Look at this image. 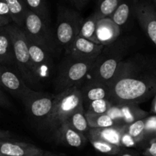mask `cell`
Masks as SVG:
<instances>
[{
	"label": "cell",
	"instance_id": "cell-1",
	"mask_svg": "<svg viewBox=\"0 0 156 156\" xmlns=\"http://www.w3.org/2000/svg\"><path fill=\"white\" fill-rule=\"evenodd\" d=\"M108 85L114 105H139L156 94V69L141 58L125 59Z\"/></svg>",
	"mask_w": 156,
	"mask_h": 156
},
{
	"label": "cell",
	"instance_id": "cell-2",
	"mask_svg": "<svg viewBox=\"0 0 156 156\" xmlns=\"http://www.w3.org/2000/svg\"><path fill=\"white\" fill-rule=\"evenodd\" d=\"M134 43L133 37H120L112 44L105 46L97 65L88 75L89 79L111 83Z\"/></svg>",
	"mask_w": 156,
	"mask_h": 156
},
{
	"label": "cell",
	"instance_id": "cell-3",
	"mask_svg": "<svg viewBox=\"0 0 156 156\" xmlns=\"http://www.w3.org/2000/svg\"><path fill=\"white\" fill-rule=\"evenodd\" d=\"M82 107H84L83 100L79 86L68 88L55 94L51 113L40 126L43 129L54 134L76 111Z\"/></svg>",
	"mask_w": 156,
	"mask_h": 156
},
{
	"label": "cell",
	"instance_id": "cell-4",
	"mask_svg": "<svg viewBox=\"0 0 156 156\" xmlns=\"http://www.w3.org/2000/svg\"><path fill=\"white\" fill-rule=\"evenodd\" d=\"M99 57L95 59H79L66 56L56 69L54 79L56 94L73 87L80 86L97 65Z\"/></svg>",
	"mask_w": 156,
	"mask_h": 156
},
{
	"label": "cell",
	"instance_id": "cell-5",
	"mask_svg": "<svg viewBox=\"0 0 156 156\" xmlns=\"http://www.w3.org/2000/svg\"><path fill=\"white\" fill-rule=\"evenodd\" d=\"M5 28L10 34L13 42L17 72L28 86L32 89L40 91L38 89L42 84L35 75L29 51L28 42L24 30L15 24L6 26Z\"/></svg>",
	"mask_w": 156,
	"mask_h": 156
},
{
	"label": "cell",
	"instance_id": "cell-6",
	"mask_svg": "<svg viewBox=\"0 0 156 156\" xmlns=\"http://www.w3.org/2000/svg\"><path fill=\"white\" fill-rule=\"evenodd\" d=\"M84 18L79 12L63 5L57 11L55 37L59 47L66 50L80 32Z\"/></svg>",
	"mask_w": 156,
	"mask_h": 156
},
{
	"label": "cell",
	"instance_id": "cell-7",
	"mask_svg": "<svg viewBox=\"0 0 156 156\" xmlns=\"http://www.w3.org/2000/svg\"><path fill=\"white\" fill-rule=\"evenodd\" d=\"M26 37L54 56L59 48L56 37L52 34L50 24L28 9L23 27Z\"/></svg>",
	"mask_w": 156,
	"mask_h": 156
},
{
	"label": "cell",
	"instance_id": "cell-8",
	"mask_svg": "<svg viewBox=\"0 0 156 156\" xmlns=\"http://www.w3.org/2000/svg\"><path fill=\"white\" fill-rule=\"evenodd\" d=\"M27 42L35 75L43 85L53 79L56 73L53 59V55L30 40L27 39Z\"/></svg>",
	"mask_w": 156,
	"mask_h": 156
},
{
	"label": "cell",
	"instance_id": "cell-9",
	"mask_svg": "<svg viewBox=\"0 0 156 156\" xmlns=\"http://www.w3.org/2000/svg\"><path fill=\"white\" fill-rule=\"evenodd\" d=\"M0 66L1 88L19 99L23 104L39 91L28 86L19 73L12 70L11 67L5 66Z\"/></svg>",
	"mask_w": 156,
	"mask_h": 156
},
{
	"label": "cell",
	"instance_id": "cell-10",
	"mask_svg": "<svg viewBox=\"0 0 156 156\" xmlns=\"http://www.w3.org/2000/svg\"><path fill=\"white\" fill-rule=\"evenodd\" d=\"M45 151L31 143L12 139L10 133H0V156H41Z\"/></svg>",
	"mask_w": 156,
	"mask_h": 156
},
{
	"label": "cell",
	"instance_id": "cell-11",
	"mask_svg": "<svg viewBox=\"0 0 156 156\" xmlns=\"http://www.w3.org/2000/svg\"><path fill=\"white\" fill-rule=\"evenodd\" d=\"M54 98L55 94L39 91L23 105L29 117L41 125L51 113Z\"/></svg>",
	"mask_w": 156,
	"mask_h": 156
},
{
	"label": "cell",
	"instance_id": "cell-12",
	"mask_svg": "<svg viewBox=\"0 0 156 156\" xmlns=\"http://www.w3.org/2000/svg\"><path fill=\"white\" fill-rule=\"evenodd\" d=\"M135 18L146 36L156 46V9L152 0H139Z\"/></svg>",
	"mask_w": 156,
	"mask_h": 156
},
{
	"label": "cell",
	"instance_id": "cell-13",
	"mask_svg": "<svg viewBox=\"0 0 156 156\" xmlns=\"http://www.w3.org/2000/svg\"><path fill=\"white\" fill-rule=\"evenodd\" d=\"M105 46L92 42L78 35L65 50L66 56L79 59H95L101 55Z\"/></svg>",
	"mask_w": 156,
	"mask_h": 156
},
{
	"label": "cell",
	"instance_id": "cell-14",
	"mask_svg": "<svg viewBox=\"0 0 156 156\" xmlns=\"http://www.w3.org/2000/svg\"><path fill=\"white\" fill-rule=\"evenodd\" d=\"M107 114L118 125H129L149 116V113L134 104L114 105Z\"/></svg>",
	"mask_w": 156,
	"mask_h": 156
},
{
	"label": "cell",
	"instance_id": "cell-15",
	"mask_svg": "<svg viewBox=\"0 0 156 156\" xmlns=\"http://www.w3.org/2000/svg\"><path fill=\"white\" fill-rule=\"evenodd\" d=\"M84 107L99 99H110V86L108 84L94 79H88L79 86Z\"/></svg>",
	"mask_w": 156,
	"mask_h": 156
},
{
	"label": "cell",
	"instance_id": "cell-16",
	"mask_svg": "<svg viewBox=\"0 0 156 156\" xmlns=\"http://www.w3.org/2000/svg\"><path fill=\"white\" fill-rule=\"evenodd\" d=\"M56 142L66 146L80 149L88 141L86 135L76 130L68 121L65 122L53 134Z\"/></svg>",
	"mask_w": 156,
	"mask_h": 156
},
{
	"label": "cell",
	"instance_id": "cell-17",
	"mask_svg": "<svg viewBox=\"0 0 156 156\" xmlns=\"http://www.w3.org/2000/svg\"><path fill=\"white\" fill-rule=\"evenodd\" d=\"M121 27L111 18H105L99 20L96 30V37L99 44L108 46L120 37Z\"/></svg>",
	"mask_w": 156,
	"mask_h": 156
},
{
	"label": "cell",
	"instance_id": "cell-18",
	"mask_svg": "<svg viewBox=\"0 0 156 156\" xmlns=\"http://www.w3.org/2000/svg\"><path fill=\"white\" fill-rule=\"evenodd\" d=\"M0 66L15 67L13 42L5 27H0Z\"/></svg>",
	"mask_w": 156,
	"mask_h": 156
},
{
	"label": "cell",
	"instance_id": "cell-19",
	"mask_svg": "<svg viewBox=\"0 0 156 156\" xmlns=\"http://www.w3.org/2000/svg\"><path fill=\"white\" fill-rule=\"evenodd\" d=\"M124 130V125H117L112 127L91 128L87 136H92L106 141L122 148L121 136Z\"/></svg>",
	"mask_w": 156,
	"mask_h": 156
},
{
	"label": "cell",
	"instance_id": "cell-20",
	"mask_svg": "<svg viewBox=\"0 0 156 156\" xmlns=\"http://www.w3.org/2000/svg\"><path fill=\"white\" fill-rule=\"evenodd\" d=\"M138 2L139 0H121L110 18L122 28L129 23L133 17H135Z\"/></svg>",
	"mask_w": 156,
	"mask_h": 156
},
{
	"label": "cell",
	"instance_id": "cell-21",
	"mask_svg": "<svg viewBox=\"0 0 156 156\" xmlns=\"http://www.w3.org/2000/svg\"><path fill=\"white\" fill-rule=\"evenodd\" d=\"M9 6L14 24L23 28L27 8L24 0H3Z\"/></svg>",
	"mask_w": 156,
	"mask_h": 156
},
{
	"label": "cell",
	"instance_id": "cell-22",
	"mask_svg": "<svg viewBox=\"0 0 156 156\" xmlns=\"http://www.w3.org/2000/svg\"><path fill=\"white\" fill-rule=\"evenodd\" d=\"M99 20H101V18L98 16V15L95 12H93L88 18L84 19L79 35L92 42L98 44L97 37H96V30H97V25Z\"/></svg>",
	"mask_w": 156,
	"mask_h": 156
},
{
	"label": "cell",
	"instance_id": "cell-23",
	"mask_svg": "<svg viewBox=\"0 0 156 156\" xmlns=\"http://www.w3.org/2000/svg\"><path fill=\"white\" fill-rule=\"evenodd\" d=\"M68 122L76 130L86 136L91 129L87 118L85 107H82L76 111L69 119Z\"/></svg>",
	"mask_w": 156,
	"mask_h": 156
},
{
	"label": "cell",
	"instance_id": "cell-24",
	"mask_svg": "<svg viewBox=\"0 0 156 156\" xmlns=\"http://www.w3.org/2000/svg\"><path fill=\"white\" fill-rule=\"evenodd\" d=\"M125 131L135 139L139 146H141L142 144H146V143L149 144V141L147 140L146 136L145 118L137 120L129 125H125Z\"/></svg>",
	"mask_w": 156,
	"mask_h": 156
},
{
	"label": "cell",
	"instance_id": "cell-25",
	"mask_svg": "<svg viewBox=\"0 0 156 156\" xmlns=\"http://www.w3.org/2000/svg\"><path fill=\"white\" fill-rule=\"evenodd\" d=\"M27 9L37 15L48 24L50 23V15L47 0H24Z\"/></svg>",
	"mask_w": 156,
	"mask_h": 156
},
{
	"label": "cell",
	"instance_id": "cell-26",
	"mask_svg": "<svg viewBox=\"0 0 156 156\" xmlns=\"http://www.w3.org/2000/svg\"><path fill=\"white\" fill-rule=\"evenodd\" d=\"M88 141L96 151L101 153L109 155H117L121 151L122 148L116 145L111 144L106 141L92 136H87Z\"/></svg>",
	"mask_w": 156,
	"mask_h": 156
},
{
	"label": "cell",
	"instance_id": "cell-27",
	"mask_svg": "<svg viewBox=\"0 0 156 156\" xmlns=\"http://www.w3.org/2000/svg\"><path fill=\"white\" fill-rule=\"evenodd\" d=\"M86 116L91 128L112 127L118 125L108 114H91L86 113Z\"/></svg>",
	"mask_w": 156,
	"mask_h": 156
},
{
	"label": "cell",
	"instance_id": "cell-28",
	"mask_svg": "<svg viewBox=\"0 0 156 156\" xmlns=\"http://www.w3.org/2000/svg\"><path fill=\"white\" fill-rule=\"evenodd\" d=\"M121 0H97L94 12L98 15L101 19L110 18L117 9Z\"/></svg>",
	"mask_w": 156,
	"mask_h": 156
},
{
	"label": "cell",
	"instance_id": "cell-29",
	"mask_svg": "<svg viewBox=\"0 0 156 156\" xmlns=\"http://www.w3.org/2000/svg\"><path fill=\"white\" fill-rule=\"evenodd\" d=\"M114 105V102L110 99H99V100L91 102L86 107V108H85V112L87 114H107Z\"/></svg>",
	"mask_w": 156,
	"mask_h": 156
},
{
	"label": "cell",
	"instance_id": "cell-30",
	"mask_svg": "<svg viewBox=\"0 0 156 156\" xmlns=\"http://www.w3.org/2000/svg\"><path fill=\"white\" fill-rule=\"evenodd\" d=\"M14 24L9 6L3 0H0V27Z\"/></svg>",
	"mask_w": 156,
	"mask_h": 156
},
{
	"label": "cell",
	"instance_id": "cell-31",
	"mask_svg": "<svg viewBox=\"0 0 156 156\" xmlns=\"http://www.w3.org/2000/svg\"><path fill=\"white\" fill-rule=\"evenodd\" d=\"M146 121V136L149 142L156 137V114L149 115L145 118Z\"/></svg>",
	"mask_w": 156,
	"mask_h": 156
},
{
	"label": "cell",
	"instance_id": "cell-32",
	"mask_svg": "<svg viewBox=\"0 0 156 156\" xmlns=\"http://www.w3.org/2000/svg\"><path fill=\"white\" fill-rule=\"evenodd\" d=\"M121 146L122 148H126V149H132V148H136L139 146L135 139L125 131V125L124 130L121 136Z\"/></svg>",
	"mask_w": 156,
	"mask_h": 156
},
{
	"label": "cell",
	"instance_id": "cell-33",
	"mask_svg": "<svg viewBox=\"0 0 156 156\" xmlns=\"http://www.w3.org/2000/svg\"><path fill=\"white\" fill-rule=\"evenodd\" d=\"M0 106L1 108H4V109H12L13 108L12 102H11L10 99L6 94L5 91L1 88L0 89Z\"/></svg>",
	"mask_w": 156,
	"mask_h": 156
},
{
	"label": "cell",
	"instance_id": "cell-34",
	"mask_svg": "<svg viewBox=\"0 0 156 156\" xmlns=\"http://www.w3.org/2000/svg\"><path fill=\"white\" fill-rule=\"evenodd\" d=\"M144 156H156V137L151 140L143 152Z\"/></svg>",
	"mask_w": 156,
	"mask_h": 156
},
{
	"label": "cell",
	"instance_id": "cell-35",
	"mask_svg": "<svg viewBox=\"0 0 156 156\" xmlns=\"http://www.w3.org/2000/svg\"><path fill=\"white\" fill-rule=\"evenodd\" d=\"M72 5L74 6L77 9H82L85 6V5L90 1V0H68Z\"/></svg>",
	"mask_w": 156,
	"mask_h": 156
},
{
	"label": "cell",
	"instance_id": "cell-36",
	"mask_svg": "<svg viewBox=\"0 0 156 156\" xmlns=\"http://www.w3.org/2000/svg\"><path fill=\"white\" fill-rule=\"evenodd\" d=\"M117 156H140L138 152L132 149H126V148H122L121 151Z\"/></svg>",
	"mask_w": 156,
	"mask_h": 156
},
{
	"label": "cell",
	"instance_id": "cell-37",
	"mask_svg": "<svg viewBox=\"0 0 156 156\" xmlns=\"http://www.w3.org/2000/svg\"><path fill=\"white\" fill-rule=\"evenodd\" d=\"M151 112L153 114H156V94H155L151 105Z\"/></svg>",
	"mask_w": 156,
	"mask_h": 156
},
{
	"label": "cell",
	"instance_id": "cell-38",
	"mask_svg": "<svg viewBox=\"0 0 156 156\" xmlns=\"http://www.w3.org/2000/svg\"><path fill=\"white\" fill-rule=\"evenodd\" d=\"M41 156H65V155H63L62 154H57V153H54V152H49V151H45L44 155Z\"/></svg>",
	"mask_w": 156,
	"mask_h": 156
},
{
	"label": "cell",
	"instance_id": "cell-39",
	"mask_svg": "<svg viewBox=\"0 0 156 156\" xmlns=\"http://www.w3.org/2000/svg\"><path fill=\"white\" fill-rule=\"evenodd\" d=\"M152 3H153L154 6H155V9H156V0H152Z\"/></svg>",
	"mask_w": 156,
	"mask_h": 156
}]
</instances>
